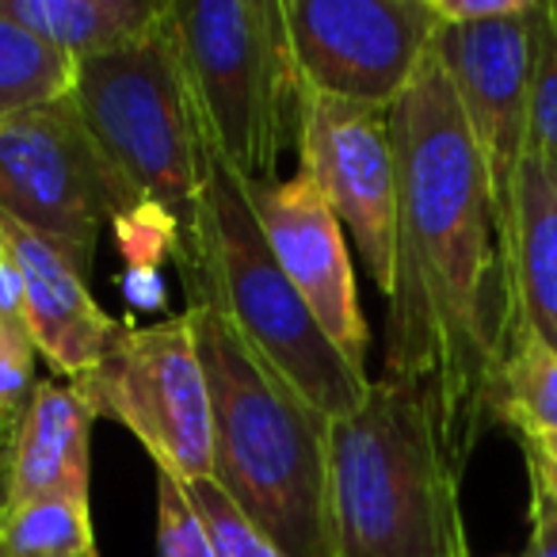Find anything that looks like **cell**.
Here are the masks:
<instances>
[{"instance_id":"23","label":"cell","mask_w":557,"mask_h":557,"mask_svg":"<svg viewBox=\"0 0 557 557\" xmlns=\"http://www.w3.org/2000/svg\"><path fill=\"white\" fill-rule=\"evenodd\" d=\"M39 363L42 359L35 344L0 341V440H12L24 420L39 386Z\"/></svg>"},{"instance_id":"14","label":"cell","mask_w":557,"mask_h":557,"mask_svg":"<svg viewBox=\"0 0 557 557\" xmlns=\"http://www.w3.org/2000/svg\"><path fill=\"white\" fill-rule=\"evenodd\" d=\"M92 424L96 417L85 409L70 382L39 379L32 405L9 440L0 511L24 508L35 500H54V496L88 500Z\"/></svg>"},{"instance_id":"20","label":"cell","mask_w":557,"mask_h":557,"mask_svg":"<svg viewBox=\"0 0 557 557\" xmlns=\"http://www.w3.org/2000/svg\"><path fill=\"white\" fill-rule=\"evenodd\" d=\"M187 496H191L195 511H199L202 527L214 557H287L268 534H260L252 527V519L222 493L210 478L202 481H184Z\"/></svg>"},{"instance_id":"17","label":"cell","mask_w":557,"mask_h":557,"mask_svg":"<svg viewBox=\"0 0 557 557\" xmlns=\"http://www.w3.org/2000/svg\"><path fill=\"white\" fill-rule=\"evenodd\" d=\"M493 424L557 440V351L519 329L493 389Z\"/></svg>"},{"instance_id":"10","label":"cell","mask_w":557,"mask_h":557,"mask_svg":"<svg viewBox=\"0 0 557 557\" xmlns=\"http://www.w3.org/2000/svg\"><path fill=\"white\" fill-rule=\"evenodd\" d=\"M298 169L313 176L363 271L389 298L397 263V153L389 111L310 96Z\"/></svg>"},{"instance_id":"7","label":"cell","mask_w":557,"mask_h":557,"mask_svg":"<svg viewBox=\"0 0 557 557\" xmlns=\"http://www.w3.org/2000/svg\"><path fill=\"white\" fill-rule=\"evenodd\" d=\"M146 207L92 138L73 96L0 126V218L62 248L85 275L103 225L119 230Z\"/></svg>"},{"instance_id":"27","label":"cell","mask_w":557,"mask_h":557,"mask_svg":"<svg viewBox=\"0 0 557 557\" xmlns=\"http://www.w3.org/2000/svg\"><path fill=\"white\" fill-rule=\"evenodd\" d=\"M516 440H519V447H523L531 485H539L542 493L557 504V440H549V435H531V432H519Z\"/></svg>"},{"instance_id":"28","label":"cell","mask_w":557,"mask_h":557,"mask_svg":"<svg viewBox=\"0 0 557 557\" xmlns=\"http://www.w3.org/2000/svg\"><path fill=\"white\" fill-rule=\"evenodd\" d=\"M4 462H9V440H0V496H4Z\"/></svg>"},{"instance_id":"24","label":"cell","mask_w":557,"mask_h":557,"mask_svg":"<svg viewBox=\"0 0 557 557\" xmlns=\"http://www.w3.org/2000/svg\"><path fill=\"white\" fill-rule=\"evenodd\" d=\"M539 0H432L440 27H478L527 16Z\"/></svg>"},{"instance_id":"18","label":"cell","mask_w":557,"mask_h":557,"mask_svg":"<svg viewBox=\"0 0 557 557\" xmlns=\"http://www.w3.org/2000/svg\"><path fill=\"white\" fill-rule=\"evenodd\" d=\"M77 65L0 12V126L73 92Z\"/></svg>"},{"instance_id":"5","label":"cell","mask_w":557,"mask_h":557,"mask_svg":"<svg viewBox=\"0 0 557 557\" xmlns=\"http://www.w3.org/2000/svg\"><path fill=\"white\" fill-rule=\"evenodd\" d=\"M172 32L210 153L240 180H278L313 96L290 50L283 0H172Z\"/></svg>"},{"instance_id":"4","label":"cell","mask_w":557,"mask_h":557,"mask_svg":"<svg viewBox=\"0 0 557 557\" xmlns=\"http://www.w3.org/2000/svg\"><path fill=\"white\" fill-rule=\"evenodd\" d=\"M176 263L184 268L187 306H214L271 374L321 417L341 420L367 401L374 379L359 374L325 336L278 268L240 176L218 157L195 230L176 245Z\"/></svg>"},{"instance_id":"12","label":"cell","mask_w":557,"mask_h":557,"mask_svg":"<svg viewBox=\"0 0 557 557\" xmlns=\"http://www.w3.org/2000/svg\"><path fill=\"white\" fill-rule=\"evenodd\" d=\"M240 187L252 202L256 222H260L278 268L287 271L318 325L336 344V351L359 374H367L371 325L359 306L348 233L325 202V195L318 191L313 176L298 169L287 180H240Z\"/></svg>"},{"instance_id":"25","label":"cell","mask_w":557,"mask_h":557,"mask_svg":"<svg viewBox=\"0 0 557 557\" xmlns=\"http://www.w3.org/2000/svg\"><path fill=\"white\" fill-rule=\"evenodd\" d=\"M0 341H32V325H27V302H24V278L16 271L9 245L0 237Z\"/></svg>"},{"instance_id":"16","label":"cell","mask_w":557,"mask_h":557,"mask_svg":"<svg viewBox=\"0 0 557 557\" xmlns=\"http://www.w3.org/2000/svg\"><path fill=\"white\" fill-rule=\"evenodd\" d=\"M169 4L172 0H0V12L81 65L146 39L169 16Z\"/></svg>"},{"instance_id":"13","label":"cell","mask_w":557,"mask_h":557,"mask_svg":"<svg viewBox=\"0 0 557 557\" xmlns=\"http://www.w3.org/2000/svg\"><path fill=\"white\" fill-rule=\"evenodd\" d=\"M0 237L9 245L16 271L24 278L27 325L39 359L65 382H77L103 359L123 321L108 318L96 295L88 290V275L50 240L24 230L12 218H0Z\"/></svg>"},{"instance_id":"22","label":"cell","mask_w":557,"mask_h":557,"mask_svg":"<svg viewBox=\"0 0 557 557\" xmlns=\"http://www.w3.org/2000/svg\"><path fill=\"white\" fill-rule=\"evenodd\" d=\"M157 557H214L184 481L157 470Z\"/></svg>"},{"instance_id":"11","label":"cell","mask_w":557,"mask_h":557,"mask_svg":"<svg viewBox=\"0 0 557 557\" xmlns=\"http://www.w3.org/2000/svg\"><path fill=\"white\" fill-rule=\"evenodd\" d=\"M539 0L527 16L478 27H440L435 54L455 85L458 108L478 146L481 169L500 218L508 214L511 180L531 149V81L534 35L542 20Z\"/></svg>"},{"instance_id":"1","label":"cell","mask_w":557,"mask_h":557,"mask_svg":"<svg viewBox=\"0 0 557 557\" xmlns=\"http://www.w3.org/2000/svg\"><path fill=\"white\" fill-rule=\"evenodd\" d=\"M397 263L386 298V379L432 394L443 447L466 473L493 424V389L519 333L504 218L440 54L389 111Z\"/></svg>"},{"instance_id":"21","label":"cell","mask_w":557,"mask_h":557,"mask_svg":"<svg viewBox=\"0 0 557 557\" xmlns=\"http://www.w3.org/2000/svg\"><path fill=\"white\" fill-rule=\"evenodd\" d=\"M531 149L557 161V0L542 4L539 35H534Z\"/></svg>"},{"instance_id":"26","label":"cell","mask_w":557,"mask_h":557,"mask_svg":"<svg viewBox=\"0 0 557 557\" xmlns=\"http://www.w3.org/2000/svg\"><path fill=\"white\" fill-rule=\"evenodd\" d=\"M527 519H531V534L516 557H557V504L539 485H531Z\"/></svg>"},{"instance_id":"9","label":"cell","mask_w":557,"mask_h":557,"mask_svg":"<svg viewBox=\"0 0 557 557\" xmlns=\"http://www.w3.org/2000/svg\"><path fill=\"white\" fill-rule=\"evenodd\" d=\"M290 50L313 96L394 111L432 54V0H283Z\"/></svg>"},{"instance_id":"15","label":"cell","mask_w":557,"mask_h":557,"mask_svg":"<svg viewBox=\"0 0 557 557\" xmlns=\"http://www.w3.org/2000/svg\"><path fill=\"white\" fill-rule=\"evenodd\" d=\"M508 275L519 329H531L557 351V161L527 149L511 180L508 214Z\"/></svg>"},{"instance_id":"2","label":"cell","mask_w":557,"mask_h":557,"mask_svg":"<svg viewBox=\"0 0 557 557\" xmlns=\"http://www.w3.org/2000/svg\"><path fill=\"white\" fill-rule=\"evenodd\" d=\"M210 389L214 481L287 557H336L329 424L214 306H187Z\"/></svg>"},{"instance_id":"3","label":"cell","mask_w":557,"mask_h":557,"mask_svg":"<svg viewBox=\"0 0 557 557\" xmlns=\"http://www.w3.org/2000/svg\"><path fill=\"white\" fill-rule=\"evenodd\" d=\"M336 557H473L462 470L443 447L435 401L412 379H374L329 424Z\"/></svg>"},{"instance_id":"19","label":"cell","mask_w":557,"mask_h":557,"mask_svg":"<svg viewBox=\"0 0 557 557\" xmlns=\"http://www.w3.org/2000/svg\"><path fill=\"white\" fill-rule=\"evenodd\" d=\"M0 557H100L92 504L54 496L0 511Z\"/></svg>"},{"instance_id":"8","label":"cell","mask_w":557,"mask_h":557,"mask_svg":"<svg viewBox=\"0 0 557 557\" xmlns=\"http://www.w3.org/2000/svg\"><path fill=\"white\" fill-rule=\"evenodd\" d=\"M70 386L96 420L126 428L161 473L176 481L214 473L210 389L187 310L157 325H123L100 363Z\"/></svg>"},{"instance_id":"6","label":"cell","mask_w":557,"mask_h":557,"mask_svg":"<svg viewBox=\"0 0 557 557\" xmlns=\"http://www.w3.org/2000/svg\"><path fill=\"white\" fill-rule=\"evenodd\" d=\"M70 96L103 153L184 240L199 218L214 153L172 32V4L161 27L134 47L81 62Z\"/></svg>"}]
</instances>
